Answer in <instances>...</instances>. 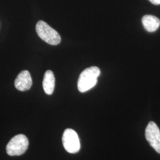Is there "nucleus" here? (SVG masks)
Instances as JSON below:
<instances>
[{"instance_id": "3", "label": "nucleus", "mask_w": 160, "mask_h": 160, "mask_svg": "<svg viewBox=\"0 0 160 160\" xmlns=\"http://www.w3.org/2000/svg\"><path fill=\"white\" fill-rule=\"evenodd\" d=\"M29 140L23 134L14 137L6 147L7 154L10 156H18L23 154L28 148Z\"/></svg>"}, {"instance_id": "9", "label": "nucleus", "mask_w": 160, "mask_h": 160, "mask_svg": "<svg viewBox=\"0 0 160 160\" xmlns=\"http://www.w3.org/2000/svg\"><path fill=\"white\" fill-rule=\"evenodd\" d=\"M149 1L154 5H160V0H149Z\"/></svg>"}, {"instance_id": "2", "label": "nucleus", "mask_w": 160, "mask_h": 160, "mask_svg": "<svg viewBox=\"0 0 160 160\" xmlns=\"http://www.w3.org/2000/svg\"><path fill=\"white\" fill-rule=\"evenodd\" d=\"M36 31L40 39L49 45H57L61 42V38L59 34L42 20L39 21L36 24Z\"/></svg>"}, {"instance_id": "5", "label": "nucleus", "mask_w": 160, "mask_h": 160, "mask_svg": "<svg viewBox=\"0 0 160 160\" xmlns=\"http://www.w3.org/2000/svg\"><path fill=\"white\" fill-rule=\"evenodd\" d=\"M145 138L151 147L160 154V130L154 122H150L147 126Z\"/></svg>"}, {"instance_id": "4", "label": "nucleus", "mask_w": 160, "mask_h": 160, "mask_svg": "<svg viewBox=\"0 0 160 160\" xmlns=\"http://www.w3.org/2000/svg\"><path fill=\"white\" fill-rule=\"evenodd\" d=\"M62 143L64 148L69 153L75 154L80 151V139L77 132L72 129H67L63 132Z\"/></svg>"}, {"instance_id": "1", "label": "nucleus", "mask_w": 160, "mask_h": 160, "mask_svg": "<svg viewBox=\"0 0 160 160\" xmlns=\"http://www.w3.org/2000/svg\"><path fill=\"white\" fill-rule=\"evenodd\" d=\"M100 75V70L97 67H91L84 69L80 74L78 80V89L84 92L92 89L96 85L97 78Z\"/></svg>"}, {"instance_id": "7", "label": "nucleus", "mask_w": 160, "mask_h": 160, "mask_svg": "<svg viewBox=\"0 0 160 160\" xmlns=\"http://www.w3.org/2000/svg\"><path fill=\"white\" fill-rule=\"evenodd\" d=\"M143 28L148 32H154L159 28L160 20L158 18L151 15H145L142 18Z\"/></svg>"}, {"instance_id": "6", "label": "nucleus", "mask_w": 160, "mask_h": 160, "mask_svg": "<svg viewBox=\"0 0 160 160\" xmlns=\"http://www.w3.org/2000/svg\"><path fill=\"white\" fill-rule=\"evenodd\" d=\"M33 82L31 75L28 71L24 70L17 75L14 82V86L18 90L26 92L30 89Z\"/></svg>"}, {"instance_id": "8", "label": "nucleus", "mask_w": 160, "mask_h": 160, "mask_svg": "<svg viewBox=\"0 0 160 160\" xmlns=\"http://www.w3.org/2000/svg\"><path fill=\"white\" fill-rule=\"evenodd\" d=\"M55 86V78L53 72L51 70H48L44 75L43 80V87L45 93L51 95L54 91Z\"/></svg>"}]
</instances>
